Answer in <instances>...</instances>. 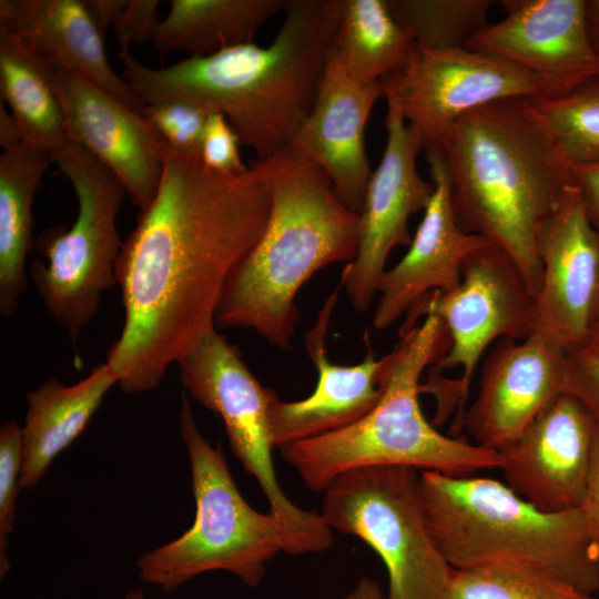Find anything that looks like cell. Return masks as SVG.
<instances>
[{"mask_svg":"<svg viewBox=\"0 0 599 599\" xmlns=\"http://www.w3.org/2000/svg\"><path fill=\"white\" fill-rule=\"evenodd\" d=\"M595 323H599V285L591 311V325Z\"/></svg>","mask_w":599,"mask_h":599,"instance_id":"cell-43","label":"cell"},{"mask_svg":"<svg viewBox=\"0 0 599 599\" xmlns=\"http://www.w3.org/2000/svg\"><path fill=\"white\" fill-rule=\"evenodd\" d=\"M335 290L324 302L314 325L305 336L306 353L317 370L313 393L297 402L274 399L270 430L274 448L316 438L346 428L366 416L380 400V377L385 356L375 359L368 353L356 365L332 363L326 353V337L338 300Z\"/></svg>","mask_w":599,"mask_h":599,"instance_id":"cell-21","label":"cell"},{"mask_svg":"<svg viewBox=\"0 0 599 599\" xmlns=\"http://www.w3.org/2000/svg\"><path fill=\"white\" fill-rule=\"evenodd\" d=\"M384 97L399 108L424 149L440 148L454 123L479 106L505 99L555 98L535 74L498 57L455 48H416L382 81Z\"/></svg>","mask_w":599,"mask_h":599,"instance_id":"cell-12","label":"cell"},{"mask_svg":"<svg viewBox=\"0 0 599 599\" xmlns=\"http://www.w3.org/2000/svg\"><path fill=\"white\" fill-rule=\"evenodd\" d=\"M288 0H171L153 39L156 52L205 57L253 43L260 28L284 12Z\"/></svg>","mask_w":599,"mask_h":599,"instance_id":"cell-25","label":"cell"},{"mask_svg":"<svg viewBox=\"0 0 599 599\" xmlns=\"http://www.w3.org/2000/svg\"><path fill=\"white\" fill-rule=\"evenodd\" d=\"M179 425L190 459L195 518L179 538L140 556L136 567L143 582L171 593L199 575L222 570L254 588L278 552H318L295 527L247 504L220 445L214 447L199 430L185 392Z\"/></svg>","mask_w":599,"mask_h":599,"instance_id":"cell-7","label":"cell"},{"mask_svg":"<svg viewBox=\"0 0 599 599\" xmlns=\"http://www.w3.org/2000/svg\"><path fill=\"white\" fill-rule=\"evenodd\" d=\"M429 535L451 568L511 565L599 591V556L581 509L545 512L488 477L419 471Z\"/></svg>","mask_w":599,"mask_h":599,"instance_id":"cell-6","label":"cell"},{"mask_svg":"<svg viewBox=\"0 0 599 599\" xmlns=\"http://www.w3.org/2000/svg\"><path fill=\"white\" fill-rule=\"evenodd\" d=\"M22 468L21 426L8 420L0 428V576L10 569L8 538L13 531Z\"/></svg>","mask_w":599,"mask_h":599,"instance_id":"cell-31","label":"cell"},{"mask_svg":"<svg viewBox=\"0 0 599 599\" xmlns=\"http://www.w3.org/2000/svg\"><path fill=\"white\" fill-rule=\"evenodd\" d=\"M126 2L128 0H82L90 18L104 38L109 29L113 28Z\"/></svg>","mask_w":599,"mask_h":599,"instance_id":"cell-38","label":"cell"},{"mask_svg":"<svg viewBox=\"0 0 599 599\" xmlns=\"http://www.w3.org/2000/svg\"><path fill=\"white\" fill-rule=\"evenodd\" d=\"M598 423L562 393L498 449L506 485L545 512L581 509Z\"/></svg>","mask_w":599,"mask_h":599,"instance_id":"cell-14","label":"cell"},{"mask_svg":"<svg viewBox=\"0 0 599 599\" xmlns=\"http://www.w3.org/2000/svg\"><path fill=\"white\" fill-rule=\"evenodd\" d=\"M160 3L159 0H128L113 26L120 51H129L131 44L153 42L161 22Z\"/></svg>","mask_w":599,"mask_h":599,"instance_id":"cell-35","label":"cell"},{"mask_svg":"<svg viewBox=\"0 0 599 599\" xmlns=\"http://www.w3.org/2000/svg\"><path fill=\"white\" fill-rule=\"evenodd\" d=\"M567 351L536 334L501 338L486 353L477 395L461 430L471 443L498 450L565 393Z\"/></svg>","mask_w":599,"mask_h":599,"instance_id":"cell-16","label":"cell"},{"mask_svg":"<svg viewBox=\"0 0 599 599\" xmlns=\"http://www.w3.org/2000/svg\"><path fill=\"white\" fill-rule=\"evenodd\" d=\"M382 97V82L359 83L328 57L312 110L288 145L319 167L343 203L357 214L373 173L365 129Z\"/></svg>","mask_w":599,"mask_h":599,"instance_id":"cell-20","label":"cell"},{"mask_svg":"<svg viewBox=\"0 0 599 599\" xmlns=\"http://www.w3.org/2000/svg\"><path fill=\"white\" fill-rule=\"evenodd\" d=\"M70 181L78 201L75 221L44 230L37 246L45 262L35 260L28 275L50 315L63 327L80 357L78 343L97 316L104 292L118 284L121 242L116 217L126 191L94 155L68 143L52 154Z\"/></svg>","mask_w":599,"mask_h":599,"instance_id":"cell-8","label":"cell"},{"mask_svg":"<svg viewBox=\"0 0 599 599\" xmlns=\"http://www.w3.org/2000/svg\"><path fill=\"white\" fill-rule=\"evenodd\" d=\"M344 0H288L267 47L248 43L164 68L119 52L121 77L144 104L174 101L221 113L263 160L287 148L314 104Z\"/></svg>","mask_w":599,"mask_h":599,"instance_id":"cell-2","label":"cell"},{"mask_svg":"<svg viewBox=\"0 0 599 599\" xmlns=\"http://www.w3.org/2000/svg\"><path fill=\"white\" fill-rule=\"evenodd\" d=\"M416 44L432 50L466 48L487 26L491 0H387Z\"/></svg>","mask_w":599,"mask_h":599,"instance_id":"cell-28","label":"cell"},{"mask_svg":"<svg viewBox=\"0 0 599 599\" xmlns=\"http://www.w3.org/2000/svg\"><path fill=\"white\" fill-rule=\"evenodd\" d=\"M53 81L68 141L101 161L131 202L140 211L145 209L161 181L166 143L142 114L80 74L54 67Z\"/></svg>","mask_w":599,"mask_h":599,"instance_id":"cell-17","label":"cell"},{"mask_svg":"<svg viewBox=\"0 0 599 599\" xmlns=\"http://www.w3.org/2000/svg\"><path fill=\"white\" fill-rule=\"evenodd\" d=\"M445 599H596L547 575L502 564L451 569Z\"/></svg>","mask_w":599,"mask_h":599,"instance_id":"cell-30","label":"cell"},{"mask_svg":"<svg viewBox=\"0 0 599 599\" xmlns=\"http://www.w3.org/2000/svg\"><path fill=\"white\" fill-rule=\"evenodd\" d=\"M116 378L100 363L73 385L57 378L43 382L27 395V412L21 425V489H32L53 460L87 428Z\"/></svg>","mask_w":599,"mask_h":599,"instance_id":"cell-23","label":"cell"},{"mask_svg":"<svg viewBox=\"0 0 599 599\" xmlns=\"http://www.w3.org/2000/svg\"><path fill=\"white\" fill-rule=\"evenodd\" d=\"M400 342L385 355L378 404L355 424L281 448L307 489L324 491L341 474L368 466H407L451 476L499 469L497 450L435 429L418 395L420 377L449 347L440 318L424 315L419 325L399 332Z\"/></svg>","mask_w":599,"mask_h":599,"instance_id":"cell-5","label":"cell"},{"mask_svg":"<svg viewBox=\"0 0 599 599\" xmlns=\"http://www.w3.org/2000/svg\"><path fill=\"white\" fill-rule=\"evenodd\" d=\"M585 18L589 43L599 60V0H585Z\"/></svg>","mask_w":599,"mask_h":599,"instance_id":"cell-40","label":"cell"},{"mask_svg":"<svg viewBox=\"0 0 599 599\" xmlns=\"http://www.w3.org/2000/svg\"><path fill=\"white\" fill-rule=\"evenodd\" d=\"M541 264L531 334L566 351L580 348L599 285V233L576 183L569 185L538 236Z\"/></svg>","mask_w":599,"mask_h":599,"instance_id":"cell-15","label":"cell"},{"mask_svg":"<svg viewBox=\"0 0 599 599\" xmlns=\"http://www.w3.org/2000/svg\"><path fill=\"white\" fill-rule=\"evenodd\" d=\"M534 301L514 261L488 242L465 261L457 287L433 292L408 311L400 329L433 313L448 334L447 352L429 367V376L436 377L422 385V393L437 398V422L456 410L453 435L461 432L471 380L489 346L531 334Z\"/></svg>","mask_w":599,"mask_h":599,"instance_id":"cell-9","label":"cell"},{"mask_svg":"<svg viewBox=\"0 0 599 599\" xmlns=\"http://www.w3.org/2000/svg\"><path fill=\"white\" fill-rule=\"evenodd\" d=\"M22 143L19 125L10 111L0 106V145L3 150Z\"/></svg>","mask_w":599,"mask_h":599,"instance_id":"cell-39","label":"cell"},{"mask_svg":"<svg viewBox=\"0 0 599 599\" xmlns=\"http://www.w3.org/2000/svg\"><path fill=\"white\" fill-rule=\"evenodd\" d=\"M210 113L193 105L162 101L145 104L143 116L174 151L200 155L202 138Z\"/></svg>","mask_w":599,"mask_h":599,"instance_id":"cell-32","label":"cell"},{"mask_svg":"<svg viewBox=\"0 0 599 599\" xmlns=\"http://www.w3.org/2000/svg\"><path fill=\"white\" fill-rule=\"evenodd\" d=\"M461 229L504 251L531 295L541 280L538 236L575 183L565 158L529 99H505L469 111L440 148Z\"/></svg>","mask_w":599,"mask_h":599,"instance_id":"cell-3","label":"cell"},{"mask_svg":"<svg viewBox=\"0 0 599 599\" xmlns=\"http://www.w3.org/2000/svg\"><path fill=\"white\" fill-rule=\"evenodd\" d=\"M54 67L0 26L1 99L16 119L22 143L51 155L69 143Z\"/></svg>","mask_w":599,"mask_h":599,"instance_id":"cell-26","label":"cell"},{"mask_svg":"<svg viewBox=\"0 0 599 599\" xmlns=\"http://www.w3.org/2000/svg\"><path fill=\"white\" fill-rule=\"evenodd\" d=\"M344 599H384V596L377 581L362 577Z\"/></svg>","mask_w":599,"mask_h":599,"instance_id":"cell-41","label":"cell"},{"mask_svg":"<svg viewBox=\"0 0 599 599\" xmlns=\"http://www.w3.org/2000/svg\"><path fill=\"white\" fill-rule=\"evenodd\" d=\"M152 202L123 242L124 321L106 364L128 394L155 389L169 367L217 329L235 268L260 238L270 197L257 172L223 173L167 144Z\"/></svg>","mask_w":599,"mask_h":599,"instance_id":"cell-1","label":"cell"},{"mask_svg":"<svg viewBox=\"0 0 599 599\" xmlns=\"http://www.w3.org/2000/svg\"><path fill=\"white\" fill-rule=\"evenodd\" d=\"M123 599H145L141 588L130 590L125 593Z\"/></svg>","mask_w":599,"mask_h":599,"instance_id":"cell-44","label":"cell"},{"mask_svg":"<svg viewBox=\"0 0 599 599\" xmlns=\"http://www.w3.org/2000/svg\"><path fill=\"white\" fill-rule=\"evenodd\" d=\"M184 392L223 422L232 454L258 483L270 512L327 550L333 530L321 514L300 508L282 490L273 463L270 412L275 392L263 386L243 362L240 349L217 329L209 334L179 363Z\"/></svg>","mask_w":599,"mask_h":599,"instance_id":"cell-11","label":"cell"},{"mask_svg":"<svg viewBox=\"0 0 599 599\" xmlns=\"http://www.w3.org/2000/svg\"><path fill=\"white\" fill-rule=\"evenodd\" d=\"M580 348L599 355V323H595L590 326L586 341Z\"/></svg>","mask_w":599,"mask_h":599,"instance_id":"cell-42","label":"cell"},{"mask_svg":"<svg viewBox=\"0 0 599 599\" xmlns=\"http://www.w3.org/2000/svg\"><path fill=\"white\" fill-rule=\"evenodd\" d=\"M426 151L434 192L407 252L379 281L373 317L376 329L390 327L428 294L457 287L465 261L488 243L461 229L443 152L439 148Z\"/></svg>","mask_w":599,"mask_h":599,"instance_id":"cell-19","label":"cell"},{"mask_svg":"<svg viewBox=\"0 0 599 599\" xmlns=\"http://www.w3.org/2000/svg\"><path fill=\"white\" fill-rule=\"evenodd\" d=\"M386 101L385 150L358 213L357 254L341 276L351 304L362 313L377 294L390 252L410 244V216L425 211L434 192V183L417 170V156L424 149L420 135L406 122L398 105L392 99Z\"/></svg>","mask_w":599,"mask_h":599,"instance_id":"cell-13","label":"cell"},{"mask_svg":"<svg viewBox=\"0 0 599 599\" xmlns=\"http://www.w3.org/2000/svg\"><path fill=\"white\" fill-rule=\"evenodd\" d=\"M571 170L588 219L599 233V161L571 164Z\"/></svg>","mask_w":599,"mask_h":599,"instance_id":"cell-36","label":"cell"},{"mask_svg":"<svg viewBox=\"0 0 599 599\" xmlns=\"http://www.w3.org/2000/svg\"><path fill=\"white\" fill-rule=\"evenodd\" d=\"M599 556V425L589 467L585 501L581 507Z\"/></svg>","mask_w":599,"mask_h":599,"instance_id":"cell-37","label":"cell"},{"mask_svg":"<svg viewBox=\"0 0 599 599\" xmlns=\"http://www.w3.org/2000/svg\"><path fill=\"white\" fill-rule=\"evenodd\" d=\"M51 153L20 143L0 155V314L11 317L27 290L32 207Z\"/></svg>","mask_w":599,"mask_h":599,"instance_id":"cell-24","label":"cell"},{"mask_svg":"<svg viewBox=\"0 0 599 599\" xmlns=\"http://www.w3.org/2000/svg\"><path fill=\"white\" fill-rule=\"evenodd\" d=\"M321 516L334 531L366 542L383 560L388 599H445L451 567L435 546L419 499V470L368 466L324 490Z\"/></svg>","mask_w":599,"mask_h":599,"instance_id":"cell-10","label":"cell"},{"mask_svg":"<svg viewBox=\"0 0 599 599\" xmlns=\"http://www.w3.org/2000/svg\"><path fill=\"white\" fill-rule=\"evenodd\" d=\"M415 48L387 0H344L328 57L353 80L369 84L398 71Z\"/></svg>","mask_w":599,"mask_h":599,"instance_id":"cell-27","label":"cell"},{"mask_svg":"<svg viewBox=\"0 0 599 599\" xmlns=\"http://www.w3.org/2000/svg\"><path fill=\"white\" fill-rule=\"evenodd\" d=\"M240 140L221 113H210L206 120L200 158L205 166L223 173L241 172L247 169L243 164L238 145Z\"/></svg>","mask_w":599,"mask_h":599,"instance_id":"cell-33","label":"cell"},{"mask_svg":"<svg viewBox=\"0 0 599 599\" xmlns=\"http://www.w3.org/2000/svg\"><path fill=\"white\" fill-rule=\"evenodd\" d=\"M250 165L267 191L270 213L226 284L216 327L248 328L288 351L298 319L297 293L321 268L355 258L359 219L327 175L291 146Z\"/></svg>","mask_w":599,"mask_h":599,"instance_id":"cell-4","label":"cell"},{"mask_svg":"<svg viewBox=\"0 0 599 599\" xmlns=\"http://www.w3.org/2000/svg\"><path fill=\"white\" fill-rule=\"evenodd\" d=\"M506 18L466 48L504 59L545 81L555 98L599 74L589 43L585 0H502Z\"/></svg>","mask_w":599,"mask_h":599,"instance_id":"cell-18","label":"cell"},{"mask_svg":"<svg viewBox=\"0 0 599 599\" xmlns=\"http://www.w3.org/2000/svg\"><path fill=\"white\" fill-rule=\"evenodd\" d=\"M530 103L571 164L599 161V74L564 95L530 100Z\"/></svg>","mask_w":599,"mask_h":599,"instance_id":"cell-29","label":"cell"},{"mask_svg":"<svg viewBox=\"0 0 599 599\" xmlns=\"http://www.w3.org/2000/svg\"><path fill=\"white\" fill-rule=\"evenodd\" d=\"M565 393L580 399L599 425V355L567 351Z\"/></svg>","mask_w":599,"mask_h":599,"instance_id":"cell-34","label":"cell"},{"mask_svg":"<svg viewBox=\"0 0 599 599\" xmlns=\"http://www.w3.org/2000/svg\"><path fill=\"white\" fill-rule=\"evenodd\" d=\"M0 26L50 64L80 74L143 115L145 104L112 70L104 37L82 0H0Z\"/></svg>","mask_w":599,"mask_h":599,"instance_id":"cell-22","label":"cell"}]
</instances>
